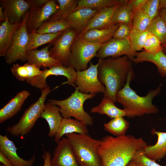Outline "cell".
<instances>
[{"instance_id": "31", "label": "cell", "mask_w": 166, "mask_h": 166, "mask_svg": "<svg viewBox=\"0 0 166 166\" xmlns=\"http://www.w3.org/2000/svg\"><path fill=\"white\" fill-rule=\"evenodd\" d=\"M104 126L105 131L116 136H120L125 135L129 122L123 117H120L112 119Z\"/></svg>"}, {"instance_id": "43", "label": "cell", "mask_w": 166, "mask_h": 166, "mask_svg": "<svg viewBox=\"0 0 166 166\" xmlns=\"http://www.w3.org/2000/svg\"><path fill=\"white\" fill-rule=\"evenodd\" d=\"M49 0H28L31 8H39L44 6Z\"/></svg>"}, {"instance_id": "7", "label": "cell", "mask_w": 166, "mask_h": 166, "mask_svg": "<svg viewBox=\"0 0 166 166\" xmlns=\"http://www.w3.org/2000/svg\"><path fill=\"white\" fill-rule=\"evenodd\" d=\"M104 44L89 42L77 36L71 48L70 66L76 71L87 69L89 63L97 57L98 51Z\"/></svg>"}, {"instance_id": "34", "label": "cell", "mask_w": 166, "mask_h": 166, "mask_svg": "<svg viewBox=\"0 0 166 166\" xmlns=\"http://www.w3.org/2000/svg\"><path fill=\"white\" fill-rule=\"evenodd\" d=\"M120 3V0H78L75 11L83 8L99 10Z\"/></svg>"}, {"instance_id": "28", "label": "cell", "mask_w": 166, "mask_h": 166, "mask_svg": "<svg viewBox=\"0 0 166 166\" xmlns=\"http://www.w3.org/2000/svg\"><path fill=\"white\" fill-rule=\"evenodd\" d=\"M63 32L53 34H41L36 32L29 34L27 51L35 49L37 47L47 43L53 44Z\"/></svg>"}, {"instance_id": "14", "label": "cell", "mask_w": 166, "mask_h": 166, "mask_svg": "<svg viewBox=\"0 0 166 166\" xmlns=\"http://www.w3.org/2000/svg\"><path fill=\"white\" fill-rule=\"evenodd\" d=\"M51 166H80L71 145L66 137H62L57 143L52 153Z\"/></svg>"}, {"instance_id": "22", "label": "cell", "mask_w": 166, "mask_h": 166, "mask_svg": "<svg viewBox=\"0 0 166 166\" xmlns=\"http://www.w3.org/2000/svg\"><path fill=\"white\" fill-rule=\"evenodd\" d=\"M85 124L76 119L63 118L54 136V141L57 143L64 135L75 133L87 134L88 129Z\"/></svg>"}, {"instance_id": "15", "label": "cell", "mask_w": 166, "mask_h": 166, "mask_svg": "<svg viewBox=\"0 0 166 166\" xmlns=\"http://www.w3.org/2000/svg\"><path fill=\"white\" fill-rule=\"evenodd\" d=\"M0 5L11 24L21 23L31 8L29 2L24 0H0Z\"/></svg>"}, {"instance_id": "3", "label": "cell", "mask_w": 166, "mask_h": 166, "mask_svg": "<svg viewBox=\"0 0 166 166\" xmlns=\"http://www.w3.org/2000/svg\"><path fill=\"white\" fill-rule=\"evenodd\" d=\"M133 77V69L129 73L124 86L117 92L116 101L123 105L126 116L130 118L157 113L158 110L152 101L160 93L162 84L156 89L149 91L146 96L142 97L137 94L130 86Z\"/></svg>"}, {"instance_id": "29", "label": "cell", "mask_w": 166, "mask_h": 166, "mask_svg": "<svg viewBox=\"0 0 166 166\" xmlns=\"http://www.w3.org/2000/svg\"><path fill=\"white\" fill-rule=\"evenodd\" d=\"M120 4L115 12L112 19L113 24L124 23L132 25L133 13L128 5V0H120Z\"/></svg>"}, {"instance_id": "20", "label": "cell", "mask_w": 166, "mask_h": 166, "mask_svg": "<svg viewBox=\"0 0 166 166\" xmlns=\"http://www.w3.org/2000/svg\"><path fill=\"white\" fill-rule=\"evenodd\" d=\"M60 111V108L49 102L45 105L40 117L47 122L49 127L48 136H54L63 118Z\"/></svg>"}, {"instance_id": "51", "label": "cell", "mask_w": 166, "mask_h": 166, "mask_svg": "<svg viewBox=\"0 0 166 166\" xmlns=\"http://www.w3.org/2000/svg\"><path fill=\"white\" fill-rule=\"evenodd\" d=\"M0 166H4V165H1V164H0Z\"/></svg>"}, {"instance_id": "45", "label": "cell", "mask_w": 166, "mask_h": 166, "mask_svg": "<svg viewBox=\"0 0 166 166\" xmlns=\"http://www.w3.org/2000/svg\"><path fill=\"white\" fill-rule=\"evenodd\" d=\"M0 162L5 166H14L10 160L0 151Z\"/></svg>"}, {"instance_id": "44", "label": "cell", "mask_w": 166, "mask_h": 166, "mask_svg": "<svg viewBox=\"0 0 166 166\" xmlns=\"http://www.w3.org/2000/svg\"><path fill=\"white\" fill-rule=\"evenodd\" d=\"M52 157L51 153L48 151L44 152L42 156L44 160L43 166H51L50 161Z\"/></svg>"}, {"instance_id": "12", "label": "cell", "mask_w": 166, "mask_h": 166, "mask_svg": "<svg viewBox=\"0 0 166 166\" xmlns=\"http://www.w3.org/2000/svg\"><path fill=\"white\" fill-rule=\"evenodd\" d=\"M59 8L56 1L49 0L43 6L31 8L26 22L29 34L35 32L45 22L47 21Z\"/></svg>"}, {"instance_id": "37", "label": "cell", "mask_w": 166, "mask_h": 166, "mask_svg": "<svg viewBox=\"0 0 166 166\" xmlns=\"http://www.w3.org/2000/svg\"><path fill=\"white\" fill-rule=\"evenodd\" d=\"M151 20L142 10L135 13L132 19V29L140 31H146L150 25Z\"/></svg>"}, {"instance_id": "8", "label": "cell", "mask_w": 166, "mask_h": 166, "mask_svg": "<svg viewBox=\"0 0 166 166\" xmlns=\"http://www.w3.org/2000/svg\"><path fill=\"white\" fill-rule=\"evenodd\" d=\"M29 14L27 12L22 19L20 28L14 34L10 46L5 56L6 63L11 64L17 60L27 61V47L29 33L26 22Z\"/></svg>"}, {"instance_id": "17", "label": "cell", "mask_w": 166, "mask_h": 166, "mask_svg": "<svg viewBox=\"0 0 166 166\" xmlns=\"http://www.w3.org/2000/svg\"><path fill=\"white\" fill-rule=\"evenodd\" d=\"M98 11L87 8L80 9L70 14L65 19L79 35L85 31Z\"/></svg>"}, {"instance_id": "38", "label": "cell", "mask_w": 166, "mask_h": 166, "mask_svg": "<svg viewBox=\"0 0 166 166\" xmlns=\"http://www.w3.org/2000/svg\"><path fill=\"white\" fill-rule=\"evenodd\" d=\"M144 51L156 53L163 50V45L159 38L155 35L149 33L144 45Z\"/></svg>"}, {"instance_id": "48", "label": "cell", "mask_w": 166, "mask_h": 166, "mask_svg": "<svg viewBox=\"0 0 166 166\" xmlns=\"http://www.w3.org/2000/svg\"><path fill=\"white\" fill-rule=\"evenodd\" d=\"M166 7V0H160V9L162 8Z\"/></svg>"}, {"instance_id": "47", "label": "cell", "mask_w": 166, "mask_h": 166, "mask_svg": "<svg viewBox=\"0 0 166 166\" xmlns=\"http://www.w3.org/2000/svg\"><path fill=\"white\" fill-rule=\"evenodd\" d=\"M6 14L3 8L0 6V21L4 22L6 20Z\"/></svg>"}, {"instance_id": "32", "label": "cell", "mask_w": 166, "mask_h": 166, "mask_svg": "<svg viewBox=\"0 0 166 166\" xmlns=\"http://www.w3.org/2000/svg\"><path fill=\"white\" fill-rule=\"evenodd\" d=\"M59 8L47 21H54L65 19L75 11L77 6V0H57Z\"/></svg>"}, {"instance_id": "19", "label": "cell", "mask_w": 166, "mask_h": 166, "mask_svg": "<svg viewBox=\"0 0 166 166\" xmlns=\"http://www.w3.org/2000/svg\"><path fill=\"white\" fill-rule=\"evenodd\" d=\"M30 95L28 91L23 90L18 93L1 109L0 110V123L4 122L20 111L25 101Z\"/></svg>"}, {"instance_id": "42", "label": "cell", "mask_w": 166, "mask_h": 166, "mask_svg": "<svg viewBox=\"0 0 166 166\" xmlns=\"http://www.w3.org/2000/svg\"><path fill=\"white\" fill-rule=\"evenodd\" d=\"M146 0H128V5L131 9L134 14L137 11L141 10Z\"/></svg>"}, {"instance_id": "21", "label": "cell", "mask_w": 166, "mask_h": 166, "mask_svg": "<svg viewBox=\"0 0 166 166\" xmlns=\"http://www.w3.org/2000/svg\"><path fill=\"white\" fill-rule=\"evenodd\" d=\"M120 4V2L117 5L98 10L92 19L88 27L81 34L90 29H105L113 25L112 23L113 17Z\"/></svg>"}, {"instance_id": "6", "label": "cell", "mask_w": 166, "mask_h": 166, "mask_svg": "<svg viewBox=\"0 0 166 166\" xmlns=\"http://www.w3.org/2000/svg\"><path fill=\"white\" fill-rule=\"evenodd\" d=\"M41 90V94L38 100L25 110L17 124L7 128L8 131L12 136H25L30 131L40 117L46 97L51 91L49 86Z\"/></svg>"}, {"instance_id": "11", "label": "cell", "mask_w": 166, "mask_h": 166, "mask_svg": "<svg viewBox=\"0 0 166 166\" xmlns=\"http://www.w3.org/2000/svg\"><path fill=\"white\" fill-rule=\"evenodd\" d=\"M63 76L67 81L63 84H67L74 87L76 79L77 71L71 66L66 67L62 65L54 66L42 70L41 74L27 80L26 81L31 85L41 89L48 87L46 82L47 78L49 76Z\"/></svg>"}, {"instance_id": "4", "label": "cell", "mask_w": 166, "mask_h": 166, "mask_svg": "<svg viewBox=\"0 0 166 166\" xmlns=\"http://www.w3.org/2000/svg\"><path fill=\"white\" fill-rule=\"evenodd\" d=\"M65 136L71 145L80 166H102L97 152L101 140L94 139L88 134L73 133Z\"/></svg>"}, {"instance_id": "1", "label": "cell", "mask_w": 166, "mask_h": 166, "mask_svg": "<svg viewBox=\"0 0 166 166\" xmlns=\"http://www.w3.org/2000/svg\"><path fill=\"white\" fill-rule=\"evenodd\" d=\"M101 140L97 152L102 166H126L136 152L147 145L141 138L130 135L106 136Z\"/></svg>"}, {"instance_id": "24", "label": "cell", "mask_w": 166, "mask_h": 166, "mask_svg": "<svg viewBox=\"0 0 166 166\" xmlns=\"http://www.w3.org/2000/svg\"><path fill=\"white\" fill-rule=\"evenodd\" d=\"M151 132L157 136V141L154 145H147L143 150L147 157L156 161L166 155V132L157 131L153 129Z\"/></svg>"}, {"instance_id": "40", "label": "cell", "mask_w": 166, "mask_h": 166, "mask_svg": "<svg viewBox=\"0 0 166 166\" xmlns=\"http://www.w3.org/2000/svg\"><path fill=\"white\" fill-rule=\"evenodd\" d=\"M132 159L137 166H162L147 157L144 153L143 148L136 152Z\"/></svg>"}, {"instance_id": "36", "label": "cell", "mask_w": 166, "mask_h": 166, "mask_svg": "<svg viewBox=\"0 0 166 166\" xmlns=\"http://www.w3.org/2000/svg\"><path fill=\"white\" fill-rule=\"evenodd\" d=\"M149 33L147 31H140L132 29L129 39L132 52L136 53L137 51L143 48Z\"/></svg>"}, {"instance_id": "53", "label": "cell", "mask_w": 166, "mask_h": 166, "mask_svg": "<svg viewBox=\"0 0 166 166\" xmlns=\"http://www.w3.org/2000/svg\"><path fill=\"white\" fill-rule=\"evenodd\" d=\"M165 119H166V118H165Z\"/></svg>"}, {"instance_id": "13", "label": "cell", "mask_w": 166, "mask_h": 166, "mask_svg": "<svg viewBox=\"0 0 166 166\" xmlns=\"http://www.w3.org/2000/svg\"><path fill=\"white\" fill-rule=\"evenodd\" d=\"M135 54L132 51L129 38L119 39L113 38L99 49L97 57L99 59H103L109 57L115 58L126 55L132 61Z\"/></svg>"}, {"instance_id": "16", "label": "cell", "mask_w": 166, "mask_h": 166, "mask_svg": "<svg viewBox=\"0 0 166 166\" xmlns=\"http://www.w3.org/2000/svg\"><path fill=\"white\" fill-rule=\"evenodd\" d=\"M53 44L50 43L42 49L27 51V63L33 64L37 67L50 68L58 65H62L60 61L54 59L49 55V49Z\"/></svg>"}, {"instance_id": "26", "label": "cell", "mask_w": 166, "mask_h": 166, "mask_svg": "<svg viewBox=\"0 0 166 166\" xmlns=\"http://www.w3.org/2000/svg\"><path fill=\"white\" fill-rule=\"evenodd\" d=\"M114 103L109 98L104 96L98 105L92 108L90 113L105 114L112 119L126 116V113L124 109L118 108Z\"/></svg>"}, {"instance_id": "50", "label": "cell", "mask_w": 166, "mask_h": 166, "mask_svg": "<svg viewBox=\"0 0 166 166\" xmlns=\"http://www.w3.org/2000/svg\"><path fill=\"white\" fill-rule=\"evenodd\" d=\"M163 51L164 53L166 55V47H163Z\"/></svg>"}, {"instance_id": "49", "label": "cell", "mask_w": 166, "mask_h": 166, "mask_svg": "<svg viewBox=\"0 0 166 166\" xmlns=\"http://www.w3.org/2000/svg\"><path fill=\"white\" fill-rule=\"evenodd\" d=\"M126 166H137L134 161L131 160Z\"/></svg>"}, {"instance_id": "10", "label": "cell", "mask_w": 166, "mask_h": 166, "mask_svg": "<svg viewBox=\"0 0 166 166\" xmlns=\"http://www.w3.org/2000/svg\"><path fill=\"white\" fill-rule=\"evenodd\" d=\"M77 35V32L72 28L63 31L49 49L50 56L61 62L65 66H70L71 48Z\"/></svg>"}, {"instance_id": "2", "label": "cell", "mask_w": 166, "mask_h": 166, "mask_svg": "<svg viewBox=\"0 0 166 166\" xmlns=\"http://www.w3.org/2000/svg\"><path fill=\"white\" fill-rule=\"evenodd\" d=\"M98 77L105 88L104 96L116 102L117 92L125 85L133 70L132 61L127 56L99 59Z\"/></svg>"}, {"instance_id": "30", "label": "cell", "mask_w": 166, "mask_h": 166, "mask_svg": "<svg viewBox=\"0 0 166 166\" xmlns=\"http://www.w3.org/2000/svg\"><path fill=\"white\" fill-rule=\"evenodd\" d=\"M142 61H148L155 64L157 70L162 76L166 75V55L163 50L156 53L143 52L141 56Z\"/></svg>"}, {"instance_id": "41", "label": "cell", "mask_w": 166, "mask_h": 166, "mask_svg": "<svg viewBox=\"0 0 166 166\" xmlns=\"http://www.w3.org/2000/svg\"><path fill=\"white\" fill-rule=\"evenodd\" d=\"M132 29V25L124 23L119 24V26L114 33L113 38L119 39L129 38Z\"/></svg>"}, {"instance_id": "33", "label": "cell", "mask_w": 166, "mask_h": 166, "mask_svg": "<svg viewBox=\"0 0 166 166\" xmlns=\"http://www.w3.org/2000/svg\"><path fill=\"white\" fill-rule=\"evenodd\" d=\"M71 26L65 19L44 22L36 32L41 34L55 33L63 31Z\"/></svg>"}, {"instance_id": "27", "label": "cell", "mask_w": 166, "mask_h": 166, "mask_svg": "<svg viewBox=\"0 0 166 166\" xmlns=\"http://www.w3.org/2000/svg\"><path fill=\"white\" fill-rule=\"evenodd\" d=\"M11 71L13 76L20 81H26L42 73L39 68L27 62L23 65L14 64L11 68Z\"/></svg>"}, {"instance_id": "25", "label": "cell", "mask_w": 166, "mask_h": 166, "mask_svg": "<svg viewBox=\"0 0 166 166\" xmlns=\"http://www.w3.org/2000/svg\"><path fill=\"white\" fill-rule=\"evenodd\" d=\"M5 14L6 20L0 26V57L5 56L10 44L13 36L15 32L20 28L22 23L21 22L10 23Z\"/></svg>"}, {"instance_id": "5", "label": "cell", "mask_w": 166, "mask_h": 166, "mask_svg": "<svg viewBox=\"0 0 166 166\" xmlns=\"http://www.w3.org/2000/svg\"><path fill=\"white\" fill-rule=\"evenodd\" d=\"M74 88V92L67 99L62 100L50 99L49 102L59 107L60 113L63 118L73 117L86 126H92L93 123V118L85 111L83 104L86 100L93 98L96 94L83 93L79 91L76 86Z\"/></svg>"}, {"instance_id": "9", "label": "cell", "mask_w": 166, "mask_h": 166, "mask_svg": "<svg viewBox=\"0 0 166 166\" xmlns=\"http://www.w3.org/2000/svg\"><path fill=\"white\" fill-rule=\"evenodd\" d=\"M99 62L96 64L90 62L86 69L77 71V76L74 84L79 91L83 93L95 94L106 92L105 86L99 81L98 77L97 69Z\"/></svg>"}, {"instance_id": "52", "label": "cell", "mask_w": 166, "mask_h": 166, "mask_svg": "<svg viewBox=\"0 0 166 166\" xmlns=\"http://www.w3.org/2000/svg\"><path fill=\"white\" fill-rule=\"evenodd\" d=\"M164 47H166V46H164Z\"/></svg>"}, {"instance_id": "39", "label": "cell", "mask_w": 166, "mask_h": 166, "mask_svg": "<svg viewBox=\"0 0 166 166\" xmlns=\"http://www.w3.org/2000/svg\"><path fill=\"white\" fill-rule=\"evenodd\" d=\"M160 0H146L141 10L152 20L159 14Z\"/></svg>"}, {"instance_id": "18", "label": "cell", "mask_w": 166, "mask_h": 166, "mask_svg": "<svg viewBox=\"0 0 166 166\" xmlns=\"http://www.w3.org/2000/svg\"><path fill=\"white\" fill-rule=\"evenodd\" d=\"M17 148L6 135H0V151L11 161L14 166H33L35 160L34 155L29 160H25L17 154Z\"/></svg>"}, {"instance_id": "35", "label": "cell", "mask_w": 166, "mask_h": 166, "mask_svg": "<svg viewBox=\"0 0 166 166\" xmlns=\"http://www.w3.org/2000/svg\"><path fill=\"white\" fill-rule=\"evenodd\" d=\"M146 31L157 36L162 42L163 47L166 46V26L159 14L151 20Z\"/></svg>"}, {"instance_id": "23", "label": "cell", "mask_w": 166, "mask_h": 166, "mask_svg": "<svg viewBox=\"0 0 166 166\" xmlns=\"http://www.w3.org/2000/svg\"><path fill=\"white\" fill-rule=\"evenodd\" d=\"M119 25L113 24L105 29H90L77 36L89 42L104 44L113 38Z\"/></svg>"}, {"instance_id": "46", "label": "cell", "mask_w": 166, "mask_h": 166, "mask_svg": "<svg viewBox=\"0 0 166 166\" xmlns=\"http://www.w3.org/2000/svg\"><path fill=\"white\" fill-rule=\"evenodd\" d=\"M159 14L162 18L166 26V7L160 9Z\"/></svg>"}]
</instances>
